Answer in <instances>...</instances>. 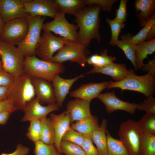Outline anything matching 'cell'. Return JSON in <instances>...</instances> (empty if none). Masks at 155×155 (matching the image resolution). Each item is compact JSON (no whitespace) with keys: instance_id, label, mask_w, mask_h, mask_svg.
Segmentation results:
<instances>
[{"instance_id":"42","label":"cell","mask_w":155,"mask_h":155,"mask_svg":"<svg viewBox=\"0 0 155 155\" xmlns=\"http://www.w3.org/2000/svg\"><path fill=\"white\" fill-rule=\"evenodd\" d=\"M84 136V141L81 147L85 155H99L97 150L94 145L90 137Z\"/></svg>"},{"instance_id":"49","label":"cell","mask_w":155,"mask_h":155,"mask_svg":"<svg viewBox=\"0 0 155 155\" xmlns=\"http://www.w3.org/2000/svg\"><path fill=\"white\" fill-rule=\"evenodd\" d=\"M155 24L151 27L147 35L146 40H150L155 39Z\"/></svg>"},{"instance_id":"48","label":"cell","mask_w":155,"mask_h":155,"mask_svg":"<svg viewBox=\"0 0 155 155\" xmlns=\"http://www.w3.org/2000/svg\"><path fill=\"white\" fill-rule=\"evenodd\" d=\"M10 86H0V101L7 99Z\"/></svg>"},{"instance_id":"47","label":"cell","mask_w":155,"mask_h":155,"mask_svg":"<svg viewBox=\"0 0 155 155\" xmlns=\"http://www.w3.org/2000/svg\"><path fill=\"white\" fill-rule=\"evenodd\" d=\"M10 110H7L0 112V124L6 123L11 114L14 112Z\"/></svg>"},{"instance_id":"3","label":"cell","mask_w":155,"mask_h":155,"mask_svg":"<svg viewBox=\"0 0 155 155\" xmlns=\"http://www.w3.org/2000/svg\"><path fill=\"white\" fill-rule=\"evenodd\" d=\"M65 70L62 64L44 61L35 55L24 58V72L31 77L42 78L51 82L56 75Z\"/></svg>"},{"instance_id":"19","label":"cell","mask_w":155,"mask_h":155,"mask_svg":"<svg viewBox=\"0 0 155 155\" xmlns=\"http://www.w3.org/2000/svg\"><path fill=\"white\" fill-rule=\"evenodd\" d=\"M84 77L85 75L83 74L70 79H64L61 77L59 74L55 77L52 82L57 103L59 107H62L63 102L73 84L78 80Z\"/></svg>"},{"instance_id":"40","label":"cell","mask_w":155,"mask_h":155,"mask_svg":"<svg viewBox=\"0 0 155 155\" xmlns=\"http://www.w3.org/2000/svg\"><path fill=\"white\" fill-rule=\"evenodd\" d=\"M86 5L91 6L98 5L100 7L101 9L104 11H111L113 4L117 1V0H84Z\"/></svg>"},{"instance_id":"31","label":"cell","mask_w":155,"mask_h":155,"mask_svg":"<svg viewBox=\"0 0 155 155\" xmlns=\"http://www.w3.org/2000/svg\"><path fill=\"white\" fill-rule=\"evenodd\" d=\"M141 155H155V135L143 133Z\"/></svg>"},{"instance_id":"25","label":"cell","mask_w":155,"mask_h":155,"mask_svg":"<svg viewBox=\"0 0 155 155\" xmlns=\"http://www.w3.org/2000/svg\"><path fill=\"white\" fill-rule=\"evenodd\" d=\"M97 118L92 115L90 116L76 121L70 127L85 135L90 136L98 126Z\"/></svg>"},{"instance_id":"7","label":"cell","mask_w":155,"mask_h":155,"mask_svg":"<svg viewBox=\"0 0 155 155\" xmlns=\"http://www.w3.org/2000/svg\"><path fill=\"white\" fill-rule=\"evenodd\" d=\"M88 47L78 41H70L53 56L51 61L62 64L69 61L84 67L87 63L88 55L90 53Z\"/></svg>"},{"instance_id":"53","label":"cell","mask_w":155,"mask_h":155,"mask_svg":"<svg viewBox=\"0 0 155 155\" xmlns=\"http://www.w3.org/2000/svg\"><path fill=\"white\" fill-rule=\"evenodd\" d=\"M3 68H0V71H1V70L3 69Z\"/></svg>"},{"instance_id":"51","label":"cell","mask_w":155,"mask_h":155,"mask_svg":"<svg viewBox=\"0 0 155 155\" xmlns=\"http://www.w3.org/2000/svg\"><path fill=\"white\" fill-rule=\"evenodd\" d=\"M1 56L0 55V68H2V63L1 60Z\"/></svg>"},{"instance_id":"35","label":"cell","mask_w":155,"mask_h":155,"mask_svg":"<svg viewBox=\"0 0 155 155\" xmlns=\"http://www.w3.org/2000/svg\"><path fill=\"white\" fill-rule=\"evenodd\" d=\"M155 24V14L149 20L143 28L135 35L133 36L131 40L135 44L146 40L147 35L152 26Z\"/></svg>"},{"instance_id":"14","label":"cell","mask_w":155,"mask_h":155,"mask_svg":"<svg viewBox=\"0 0 155 155\" xmlns=\"http://www.w3.org/2000/svg\"><path fill=\"white\" fill-rule=\"evenodd\" d=\"M97 98L104 104L108 113L117 110H122L133 114L137 109V104L120 99L116 96L114 90L111 92L100 93Z\"/></svg>"},{"instance_id":"43","label":"cell","mask_w":155,"mask_h":155,"mask_svg":"<svg viewBox=\"0 0 155 155\" xmlns=\"http://www.w3.org/2000/svg\"><path fill=\"white\" fill-rule=\"evenodd\" d=\"M16 78L3 69L0 71V86H8L14 82Z\"/></svg>"},{"instance_id":"30","label":"cell","mask_w":155,"mask_h":155,"mask_svg":"<svg viewBox=\"0 0 155 155\" xmlns=\"http://www.w3.org/2000/svg\"><path fill=\"white\" fill-rule=\"evenodd\" d=\"M116 60L115 57L108 56L107 49H105L99 54H95L88 57L87 63L93 67H102L114 63Z\"/></svg>"},{"instance_id":"10","label":"cell","mask_w":155,"mask_h":155,"mask_svg":"<svg viewBox=\"0 0 155 155\" xmlns=\"http://www.w3.org/2000/svg\"><path fill=\"white\" fill-rule=\"evenodd\" d=\"M29 28L26 17L12 19L5 22L0 40L13 45H18L25 38Z\"/></svg>"},{"instance_id":"16","label":"cell","mask_w":155,"mask_h":155,"mask_svg":"<svg viewBox=\"0 0 155 155\" xmlns=\"http://www.w3.org/2000/svg\"><path fill=\"white\" fill-rule=\"evenodd\" d=\"M29 15L25 9L22 0H1L0 15L5 22Z\"/></svg>"},{"instance_id":"15","label":"cell","mask_w":155,"mask_h":155,"mask_svg":"<svg viewBox=\"0 0 155 155\" xmlns=\"http://www.w3.org/2000/svg\"><path fill=\"white\" fill-rule=\"evenodd\" d=\"M30 77L36 98L41 104L57 103L53 88L51 82L41 78Z\"/></svg>"},{"instance_id":"54","label":"cell","mask_w":155,"mask_h":155,"mask_svg":"<svg viewBox=\"0 0 155 155\" xmlns=\"http://www.w3.org/2000/svg\"><path fill=\"white\" fill-rule=\"evenodd\" d=\"M1 2V0H0V5Z\"/></svg>"},{"instance_id":"41","label":"cell","mask_w":155,"mask_h":155,"mask_svg":"<svg viewBox=\"0 0 155 155\" xmlns=\"http://www.w3.org/2000/svg\"><path fill=\"white\" fill-rule=\"evenodd\" d=\"M127 0H121L118 8L116 10V17L115 18L122 23L127 21Z\"/></svg>"},{"instance_id":"11","label":"cell","mask_w":155,"mask_h":155,"mask_svg":"<svg viewBox=\"0 0 155 155\" xmlns=\"http://www.w3.org/2000/svg\"><path fill=\"white\" fill-rule=\"evenodd\" d=\"M65 14L59 11L53 20L43 24L42 30L53 32L69 41H78V28L76 25L67 21Z\"/></svg>"},{"instance_id":"17","label":"cell","mask_w":155,"mask_h":155,"mask_svg":"<svg viewBox=\"0 0 155 155\" xmlns=\"http://www.w3.org/2000/svg\"><path fill=\"white\" fill-rule=\"evenodd\" d=\"M51 120L55 133V139L54 144L58 152L61 154L60 145L62 137L70 127L71 123L69 115L66 110L59 114L51 113Z\"/></svg>"},{"instance_id":"39","label":"cell","mask_w":155,"mask_h":155,"mask_svg":"<svg viewBox=\"0 0 155 155\" xmlns=\"http://www.w3.org/2000/svg\"><path fill=\"white\" fill-rule=\"evenodd\" d=\"M137 109L145 111L146 113L155 114V98L153 96L147 97L143 102L137 104Z\"/></svg>"},{"instance_id":"4","label":"cell","mask_w":155,"mask_h":155,"mask_svg":"<svg viewBox=\"0 0 155 155\" xmlns=\"http://www.w3.org/2000/svg\"><path fill=\"white\" fill-rule=\"evenodd\" d=\"M35 96L31 77L24 73L16 78L10 86L7 99L11 102L17 110L23 111L28 103Z\"/></svg>"},{"instance_id":"20","label":"cell","mask_w":155,"mask_h":155,"mask_svg":"<svg viewBox=\"0 0 155 155\" xmlns=\"http://www.w3.org/2000/svg\"><path fill=\"white\" fill-rule=\"evenodd\" d=\"M90 103L77 98H75L67 103L66 111L69 115L71 123L92 115L90 108Z\"/></svg>"},{"instance_id":"6","label":"cell","mask_w":155,"mask_h":155,"mask_svg":"<svg viewBox=\"0 0 155 155\" xmlns=\"http://www.w3.org/2000/svg\"><path fill=\"white\" fill-rule=\"evenodd\" d=\"M0 55L4 70L16 78L24 73L25 57L17 47L0 40Z\"/></svg>"},{"instance_id":"23","label":"cell","mask_w":155,"mask_h":155,"mask_svg":"<svg viewBox=\"0 0 155 155\" xmlns=\"http://www.w3.org/2000/svg\"><path fill=\"white\" fill-rule=\"evenodd\" d=\"M107 121L103 119L101 124L92 133L90 137L96 145L99 155H108L106 131Z\"/></svg>"},{"instance_id":"28","label":"cell","mask_w":155,"mask_h":155,"mask_svg":"<svg viewBox=\"0 0 155 155\" xmlns=\"http://www.w3.org/2000/svg\"><path fill=\"white\" fill-rule=\"evenodd\" d=\"M41 131L40 140L47 144H54L55 134L50 118L46 117L40 119Z\"/></svg>"},{"instance_id":"2","label":"cell","mask_w":155,"mask_h":155,"mask_svg":"<svg viewBox=\"0 0 155 155\" xmlns=\"http://www.w3.org/2000/svg\"><path fill=\"white\" fill-rule=\"evenodd\" d=\"M127 76L121 81L108 82L107 89L119 88L121 92L128 90L140 92L147 97L153 96L155 90V76L148 73L141 76L136 75L134 69H128Z\"/></svg>"},{"instance_id":"22","label":"cell","mask_w":155,"mask_h":155,"mask_svg":"<svg viewBox=\"0 0 155 155\" xmlns=\"http://www.w3.org/2000/svg\"><path fill=\"white\" fill-rule=\"evenodd\" d=\"M134 6L140 25L143 27L155 14V0H135Z\"/></svg>"},{"instance_id":"13","label":"cell","mask_w":155,"mask_h":155,"mask_svg":"<svg viewBox=\"0 0 155 155\" xmlns=\"http://www.w3.org/2000/svg\"><path fill=\"white\" fill-rule=\"evenodd\" d=\"M59 107L57 103L43 106L35 97L27 104L23 111L24 114L21 121H30L34 119H40L46 117L50 113L59 110Z\"/></svg>"},{"instance_id":"12","label":"cell","mask_w":155,"mask_h":155,"mask_svg":"<svg viewBox=\"0 0 155 155\" xmlns=\"http://www.w3.org/2000/svg\"><path fill=\"white\" fill-rule=\"evenodd\" d=\"M25 9L32 17L42 16L54 18L59 11L54 0H22Z\"/></svg>"},{"instance_id":"26","label":"cell","mask_w":155,"mask_h":155,"mask_svg":"<svg viewBox=\"0 0 155 155\" xmlns=\"http://www.w3.org/2000/svg\"><path fill=\"white\" fill-rule=\"evenodd\" d=\"M132 35L128 33L121 36L116 45L124 52L127 58L133 65L135 70H137L135 63V44L132 41Z\"/></svg>"},{"instance_id":"27","label":"cell","mask_w":155,"mask_h":155,"mask_svg":"<svg viewBox=\"0 0 155 155\" xmlns=\"http://www.w3.org/2000/svg\"><path fill=\"white\" fill-rule=\"evenodd\" d=\"M59 11L65 14L75 16L84 9L86 5L84 0H54Z\"/></svg>"},{"instance_id":"21","label":"cell","mask_w":155,"mask_h":155,"mask_svg":"<svg viewBox=\"0 0 155 155\" xmlns=\"http://www.w3.org/2000/svg\"><path fill=\"white\" fill-rule=\"evenodd\" d=\"M101 73L111 76L115 81L118 82L125 78L127 75L128 69L123 63H113L102 67H93L87 74Z\"/></svg>"},{"instance_id":"32","label":"cell","mask_w":155,"mask_h":155,"mask_svg":"<svg viewBox=\"0 0 155 155\" xmlns=\"http://www.w3.org/2000/svg\"><path fill=\"white\" fill-rule=\"evenodd\" d=\"M137 122L143 133L155 135V114L146 113Z\"/></svg>"},{"instance_id":"9","label":"cell","mask_w":155,"mask_h":155,"mask_svg":"<svg viewBox=\"0 0 155 155\" xmlns=\"http://www.w3.org/2000/svg\"><path fill=\"white\" fill-rule=\"evenodd\" d=\"M69 41L64 38L54 36L51 32L44 30L36 45L35 55L42 60L51 61L54 53Z\"/></svg>"},{"instance_id":"8","label":"cell","mask_w":155,"mask_h":155,"mask_svg":"<svg viewBox=\"0 0 155 155\" xmlns=\"http://www.w3.org/2000/svg\"><path fill=\"white\" fill-rule=\"evenodd\" d=\"M26 18L29 24L28 31L24 40L17 46L25 57L35 55L36 47L46 17H33L29 15Z\"/></svg>"},{"instance_id":"18","label":"cell","mask_w":155,"mask_h":155,"mask_svg":"<svg viewBox=\"0 0 155 155\" xmlns=\"http://www.w3.org/2000/svg\"><path fill=\"white\" fill-rule=\"evenodd\" d=\"M108 82L96 83L91 82L83 84L70 93V96L90 102L97 98L101 92L107 88Z\"/></svg>"},{"instance_id":"46","label":"cell","mask_w":155,"mask_h":155,"mask_svg":"<svg viewBox=\"0 0 155 155\" xmlns=\"http://www.w3.org/2000/svg\"><path fill=\"white\" fill-rule=\"evenodd\" d=\"M7 110L15 111L17 110L11 101L8 99L0 101V112Z\"/></svg>"},{"instance_id":"34","label":"cell","mask_w":155,"mask_h":155,"mask_svg":"<svg viewBox=\"0 0 155 155\" xmlns=\"http://www.w3.org/2000/svg\"><path fill=\"white\" fill-rule=\"evenodd\" d=\"M34 143L35 155H57L59 154L54 144H47L40 140Z\"/></svg>"},{"instance_id":"24","label":"cell","mask_w":155,"mask_h":155,"mask_svg":"<svg viewBox=\"0 0 155 155\" xmlns=\"http://www.w3.org/2000/svg\"><path fill=\"white\" fill-rule=\"evenodd\" d=\"M155 51V39L135 44V63L137 69H141L144 64V60Z\"/></svg>"},{"instance_id":"5","label":"cell","mask_w":155,"mask_h":155,"mask_svg":"<svg viewBox=\"0 0 155 155\" xmlns=\"http://www.w3.org/2000/svg\"><path fill=\"white\" fill-rule=\"evenodd\" d=\"M118 135L130 155H141L142 132L137 121L131 119L123 121L120 126Z\"/></svg>"},{"instance_id":"38","label":"cell","mask_w":155,"mask_h":155,"mask_svg":"<svg viewBox=\"0 0 155 155\" xmlns=\"http://www.w3.org/2000/svg\"><path fill=\"white\" fill-rule=\"evenodd\" d=\"M85 136L72 129L70 127L63 135L62 140L82 146L84 141Z\"/></svg>"},{"instance_id":"1","label":"cell","mask_w":155,"mask_h":155,"mask_svg":"<svg viewBox=\"0 0 155 155\" xmlns=\"http://www.w3.org/2000/svg\"><path fill=\"white\" fill-rule=\"evenodd\" d=\"M100 9L98 5L88 6L74 16L79 30L78 41L87 47L93 39L98 42L101 40L99 32Z\"/></svg>"},{"instance_id":"29","label":"cell","mask_w":155,"mask_h":155,"mask_svg":"<svg viewBox=\"0 0 155 155\" xmlns=\"http://www.w3.org/2000/svg\"><path fill=\"white\" fill-rule=\"evenodd\" d=\"M106 134L108 155H130L122 142L113 137L107 129Z\"/></svg>"},{"instance_id":"45","label":"cell","mask_w":155,"mask_h":155,"mask_svg":"<svg viewBox=\"0 0 155 155\" xmlns=\"http://www.w3.org/2000/svg\"><path fill=\"white\" fill-rule=\"evenodd\" d=\"M143 71H147L148 73L155 76V59H153L149 61L146 64H144L143 67L142 68Z\"/></svg>"},{"instance_id":"37","label":"cell","mask_w":155,"mask_h":155,"mask_svg":"<svg viewBox=\"0 0 155 155\" xmlns=\"http://www.w3.org/2000/svg\"><path fill=\"white\" fill-rule=\"evenodd\" d=\"M41 124L40 119H34L30 121V125L26 134L27 137L35 143L40 140Z\"/></svg>"},{"instance_id":"36","label":"cell","mask_w":155,"mask_h":155,"mask_svg":"<svg viewBox=\"0 0 155 155\" xmlns=\"http://www.w3.org/2000/svg\"><path fill=\"white\" fill-rule=\"evenodd\" d=\"M61 152L64 155H85L82 147L62 140L60 145Z\"/></svg>"},{"instance_id":"44","label":"cell","mask_w":155,"mask_h":155,"mask_svg":"<svg viewBox=\"0 0 155 155\" xmlns=\"http://www.w3.org/2000/svg\"><path fill=\"white\" fill-rule=\"evenodd\" d=\"M29 151V148L19 144L17 145L16 149L13 152L10 153H3L0 155H27Z\"/></svg>"},{"instance_id":"52","label":"cell","mask_w":155,"mask_h":155,"mask_svg":"<svg viewBox=\"0 0 155 155\" xmlns=\"http://www.w3.org/2000/svg\"><path fill=\"white\" fill-rule=\"evenodd\" d=\"M57 155H64L61 154H59Z\"/></svg>"},{"instance_id":"33","label":"cell","mask_w":155,"mask_h":155,"mask_svg":"<svg viewBox=\"0 0 155 155\" xmlns=\"http://www.w3.org/2000/svg\"><path fill=\"white\" fill-rule=\"evenodd\" d=\"M106 22L110 25L111 33V38L109 44L113 46H115L119 40V36L122 29L124 28L125 24L115 18L111 20L108 18L106 19Z\"/></svg>"},{"instance_id":"50","label":"cell","mask_w":155,"mask_h":155,"mask_svg":"<svg viewBox=\"0 0 155 155\" xmlns=\"http://www.w3.org/2000/svg\"><path fill=\"white\" fill-rule=\"evenodd\" d=\"M5 22L0 15V38L3 28L5 25Z\"/></svg>"}]
</instances>
